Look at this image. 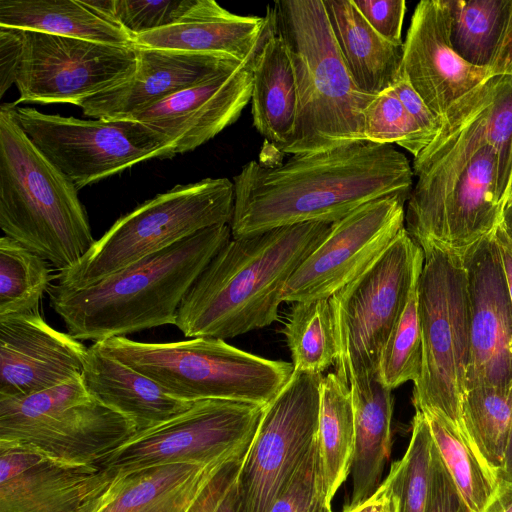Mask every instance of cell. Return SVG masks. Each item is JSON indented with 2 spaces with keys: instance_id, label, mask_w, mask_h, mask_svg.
Returning a JSON list of instances; mask_svg holds the SVG:
<instances>
[{
  "instance_id": "obj_1",
  "label": "cell",
  "mask_w": 512,
  "mask_h": 512,
  "mask_svg": "<svg viewBox=\"0 0 512 512\" xmlns=\"http://www.w3.org/2000/svg\"><path fill=\"white\" fill-rule=\"evenodd\" d=\"M496 82L491 77L453 104L414 157L417 181L405 229L419 246L434 243L462 255L500 224V140L491 113Z\"/></svg>"
},
{
  "instance_id": "obj_2",
  "label": "cell",
  "mask_w": 512,
  "mask_h": 512,
  "mask_svg": "<svg viewBox=\"0 0 512 512\" xmlns=\"http://www.w3.org/2000/svg\"><path fill=\"white\" fill-rule=\"evenodd\" d=\"M413 169L390 144L355 142L292 155L280 164L252 160L234 176L232 237L273 228L334 223L360 206L410 195Z\"/></svg>"
},
{
  "instance_id": "obj_3",
  "label": "cell",
  "mask_w": 512,
  "mask_h": 512,
  "mask_svg": "<svg viewBox=\"0 0 512 512\" xmlns=\"http://www.w3.org/2000/svg\"><path fill=\"white\" fill-rule=\"evenodd\" d=\"M330 223L281 226L231 239L183 297L175 326L188 338H234L278 319L285 286Z\"/></svg>"
},
{
  "instance_id": "obj_4",
  "label": "cell",
  "mask_w": 512,
  "mask_h": 512,
  "mask_svg": "<svg viewBox=\"0 0 512 512\" xmlns=\"http://www.w3.org/2000/svg\"><path fill=\"white\" fill-rule=\"evenodd\" d=\"M231 237L230 224L212 226L87 287L51 285L50 306L77 340L175 325L183 297Z\"/></svg>"
},
{
  "instance_id": "obj_5",
  "label": "cell",
  "mask_w": 512,
  "mask_h": 512,
  "mask_svg": "<svg viewBox=\"0 0 512 512\" xmlns=\"http://www.w3.org/2000/svg\"><path fill=\"white\" fill-rule=\"evenodd\" d=\"M267 8L287 49L298 96L293 134L279 152L316 153L364 141L363 111L374 97L350 77L323 0L276 1Z\"/></svg>"
},
{
  "instance_id": "obj_6",
  "label": "cell",
  "mask_w": 512,
  "mask_h": 512,
  "mask_svg": "<svg viewBox=\"0 0 512 512\" xmlns=\"http://www.w3.org/2000/svg\"><path fill=\"white\" fill-rule=\"evenodd\" d=\"M15 103L0 107V228L59 272L95 243L73 182L21 128Z\"/></svg>"
},
{
  "instance_id": "obj_7",
  "label": "cell",
  "mask_w": 512,
  "mask_h": 512,
  "mask_svg": "<svg viewBox=\"0 0 512 512\" xmlns=\"http://www.w3.org/2000/svg\"><path fill=\"white\" fill-rule=\"evenodd\" d=\"M94 343L186 402L220 399L266 407L295 372L292 363L248 353L218 338L151 343L112 337Z\"/></svg>"
},
{
  "instance_id": "obj_8",
  "label": "cell",
  "mask_w": 512,
  "mask_h": 512,
  "mask_svg": "<svg viewBox=\"0 0 512 512\" xmlns=\"http://www.w3.org/2000/svg\"><path fill=\"white\" fill-rule=\"evenodd\" d=\"M234 184L206 178L157 194L120 217L73 268L59 272L57 284L83 288L206 228L230 224Z\"/></svg>"
},
{
  "instance_id": "obj_9",
  "label": "cell",
  "mask_w": 512,
  "mask_h": 512,
  "mask_svg": "<svg viewBox=\"0 0 512 512\" xmlns=\"http://www.w3.org/2000/svg\"><path fill=\"white\" fill-rule=\"evenodd\" d=\"M420 247L424 262L417 304L422 368L414 383L413 404L421 412H439L467 436L461 418L470 357L466 268L461 254L434 243Z\"/></svg>"
},
{
  "instance_id": "obj_10",
  "label": "cell",
  "mask_w": 512,
  "mask_h": 512,
  "mask_svg": "<svg viewBox=\"0 0 512 512\" xmlns=\"http://www.w3.org/2000/svg\"><path fill=\"white\" fill-rule=\"evenodd\" d=\"M137 432L134 423L86 389L82 376L20 397H0V444L54 460L97 466Z\"/></svg>"
},
{
  "instance_id": "obj_11",
  "label": "cell",
  "mask_w": 512,
  "mask_h": 512,
  "mask_svg": "<svg viewBox=\"0 0 512 512\" xmlns=\"http://www.w3.org/2000/svg\"><path fill=\"white\" fill-rule=\"evenodd\" d=\"M422 248L405 227L361 276L329 298L344 381L377 375L382 351L417 286Z\"/></svg>"
},
{
  "instance_id": "obj_12",
  "label": "cell",
  "mask_w": 512,
  "mask_h": 512,
  "mask_svg": "<svg viewBox=\"0 0 512 512\" xmlns=\"http://www.w3.org/2000/svg\"><path fill=\"white\" fill-rule=\"evenodd\" d=\"M257 404L205 399L135 433L97 466L112 476L168 464L208 465L245 455L264 413Z\"/></svg>"
},
{
  "instance_id": "obj_13",
  "label": "cell",
  "mask_w": 512,
  "mask_h": 512,
  "mask_svg": "<svg viewBox=\"0 0 512 512\" xmlns=\"http://www.w3.org/2000/svg\"><path fill=\"white\" fill-rule=\"evenodd\" d=\"M322 378L294 372L265 407L235 481L240 512H268L316 443Z\"/></svg>"
},
{
  "instance_id": "obj_14",
  "label": "cell",
  "mask_w": 512,
  "mask_h": 512,
  "mask_svg": "<svg viewBox=\"0 0 512 512\" xmlns=\"http://www.w3.org/2000/svg\"><path fill=\"white\" fill-rule=\"evenodd\" d=\"M15 115L32 142L78 190L142 161L167 159L164 139L133 119L82 120L17 105Z\"/></svg>"
},
{
  "instance_id": "obj_15",
  "label": "cell",
  "mask_w": 512,
  "mask_h": 512,
  "mask_svg": "<svg viewBox=\"0 0 512 512\" xmlns=\"http://www.w3.org/2000/svg\"><path fill=\"white\" fill-rule=\"evenodd\" d=\"M24 46L14 102L69 103L110 90L135 73L137 47L36 31H22Z\"/></svg>"
},
{
  "instance_id": "obj_16",
  "label": "cell",
  "mask_w": 512,
  "mask_h": 512,
  "mask_svg": "<svg viewBox=\"0 0 512 512\" xmlns=\"http://www.w3.org/2000/svg\"><path fill=\"white\" fill-rule=\"evenodd\" d=\"M407 195L368 202L331 224L320 244L289 278L283 301L329 299L367 271L405 227Z\"/></svg>"
},
{
  "instance_id": "obj_17",
  "label": "cell",
  "mask_w": 512,
  "mask_h": 512,
  "mask_svg": "<svg viewBox=\"0 0 512 512\" xmlns=\"http://www.w3.org/2000/svg\"><path fill=\"white\" fill-rule=\"evenodd\" d=\"M266 17L258 44L238 67L221 71L129 118L164 139L167 159L196 149L238 120L251 101L256 58L271 27L268 9Z\"/></svg>"
},
{
  "instance_id": "obj_18",
  "label": "cell",
  "mask_w": 512,
  "mask_h": 512,
  "mask_svg": "<svg viewBox=\"0 0 512 512\" xmlns=\"http://www.w3.org/2000/svg\"><path fill=\"white\" fill-rule=\"evenodd\" d=\"M494 232L462 254L470 327L465 391L512 383V302Z\"/></svg>"
},
{
  "instance_id": "obj_19",
  "label": "cell",
  "mask_w": 512,
  "mask_h": 512,
  "mask_svg": "<svg viewBox=\"0 0 512 512\" xmlns=\"http://www.w3.org/2000/svg\"><path fill=\"white\" fill-rule=\"evenodd\" d=\"M403 43L402 75L440 119L491 78L487 67L468 63L453 49L447 0L420 1Z\"/></svg>"
},
{
  "instance_id": "obj_20",
  "label": "cell",
  "mask_w": 512,
  "mask_h": 512,
  "mask_svg": "<svg viewBox=\"0 0 512 512\" xmlns=\"http://www.w3.org/2000/svg\"><path fill=\"white\" fill-rule=\"evenodd\" d=\"M87 352L40 310L0 316V397L26 396L80 376Z\"/></svg>"
},
{
  "instance_id": "obj_21",
  "label": "cell",
  "mask_w": 512,
  "mask_h": 512,
  "mask_svg": "<svg viewBox=\"0 0 512 512\" xmlns=\"http://www.w3.org/2000/svg\"><path fill=\"white\" fill-rule=\"evenodd\" d=\"M110 479L98 466L0 444V512H75Z\"/></svg>"
},
{
  "instance_id": "obj_22",
  "label": "cell",
  "mask_w": 512,
  "mask_h": 512,
  "mask_svg": "<svg viewBox=\"0 0 512 512\" xmlns=\"http://www.w3.org/2000/svg\"><path fill=\"white\" fill-rule=\"evenodd\" d=\"M136 47L138 65L134 75L81 102L78 106L85 116L105 120L129 119L139 111L243 62L218 54Z\"/></svg>"
},
{
  "instance_id": "obj_23",
  "label": "cell",
  "mask_w": 512,
  "mask_h": 512,
  "mask_svg": "<svg viewBox=\"0 0 512 512\" xmlns=\"http://www.w3.org/2000/svg\"><path fill=\"white\" fill-rule=\"evenodd\" d=\"M232 460L208 465H159L112 476L75 512H186L217 472Z\"/></svg>"
},
{
  "instance_id": "obj_24",
  "label": "cell",
  "mask_w": 512,
  "mask_h": 512,
  "mask_svg": "<svg viewBox=\"0 0 512 512\" xmlns=\"http://www.w3.org/2000/svg\"><path fill=\"white\" fill-rule=\"evenodd\" d=\"M267 17L234 14L214 0H193L170 26L134 37L140 47L218 54L244 61L258 44Z\"/></svg>"
},
{
  "instance_id": "obj_25",
  "label": "cell",
  "mask_w": 512,
  "mask_h": 512,
  "mask_svg": "<svg viewBox=\"0 0 512 512\" xmlns=\"http://www.w3.org/2000/svg\"><path fill=\"white\" fill-rule=\"evenodd\" d=\"M81 376L89 393L131 420L137 432L167 421L192 404L167 394L155 381L95 343L88 347Z\"/></svg>"
},
{
  "instance_id": "obj_26",
  "label": "cell",
  "mask_w": 512,
  "mask_h": 512,
  "mask_svg": "<svg viewBox=\"0 0 512 512\" xmlns=\"http://www.w3.org/2000/svg\"><path fill=\"white\" fill-rule=\"evenodd\" d=\"M354 411L352 492L343 512L369 498L380 486L391 452L392 390L377 375L349 381Z\"/></svg>"
},
{
  "instance_id": "obj_27",
  "label": "cell",
  "mask_w": 512,
  "mask_h": 512,
  "mask_svg": "<svg viewBox=\"0 0 512 512\" xmlns=\"http://www.w3.org/2000/svg\"><path fill=\"white\" fill-rule=\"evenodd\" d=\"M344 64L357 89L377 96L402 76L404 43L380 36L353 0H323Z\"/></svg>"
},
{
  "instance_id": "obj_28",
  "label": "cell",
  "mask_w": 512,
  "mask_h": 512,
  "mask_svg": "<svg viewBox=\"0 0 512 512\" xmlns=\"http://www.w3.org/2000/svg\"><path fill=\"white\" fill-rule=\"evenodd\" d=\"M0 26L110 45H135L134 37L91 0H0Z\"/></svg>"
},
{
  "instance_id": "obj_29",
  "label": "cell",
  "mask_w": 512,
  "mask_h": 512,
  "mask_svg": "<svg viewBox=\"0 0 512 512\" xmlns=\"http://www.w3.org/2000/svg\"><path fill=\"white\" fill-rule=\"evenodd\" d=\"M297 109L298 96L291 61L283 41L274 32L271 19L270 30L258 52L254 68L251 95L253 126L279 152L293 134Z\"/></svg>"
},
{
  "instance_id": "obj_30",
  "label": "cell",
  "mask_w": 512,
  "mask_h": 512,
  "mask_svg": "<svg viewBox=\"0 0 512 512\" xmlns=\"http://www.w3.org/2000/svg\"><path fill=\"white\" fill-rule=\"evenodd\" d=\"M317 443L328 502L350 473L354 453V411L349 383L335 372L320 383Z\"/></svg>"
},
{
  "instance_id": "obj_31",
  "label": "cell",
  "mask_w": 512,
  "mask_h": 512,
  "mask_svg": "<svg viewBox=\"0 0 512 512\" xmlns=\"http://www.w3.org/2000/svg\"><path fill=\"white\" fill-rule=\"evenodd\" d=\"M422 413L460 494L472 512H482L497 489V474L488 467L470 439L457 426L437 411Z\"/></svg>"
},
{
  "instance_id": "obj_32",
  "label": "cell",
  "mask_w": 512,
  "mask_h": 512,
  "mask_svg": "<svg viewBox=\"0 0 512 512\" xmlns=\"http://www.w3.org/2000/svg\"><path fill=\"white\" fill-rule=\"evenodd\" d=\"M461 418L471 443L498 476L510 436L512 383L466 390L461 404Z\"/></svg>"
},
{
  "instance_id": "obj_33",
  "label": "cell",
  "mask_w": 512,
  "mask_h": 512,
  "mask_svg": "<svg viewBox=\"0 0 512 512\" xmlns=\"http://www.w3.org/2000/svg\"><path fill=\"white\" fill-rule=\"evenodd\" d=\"M283 333L295 372L317 375L335 365L338 347L329 299L294 303Z\"/></svg>"
},
{
  "instance_id": "obj_34",
  "label": "cell",
  "mask_w": 512,
  "mask_h": 512,
  "mask_svg": "<svg viewBox=\"0 0 512 512\" xmlns=\"http://www.w3.org/2000/svg\"><path fill=\"white\" fill-rule=\"evenodd\" d=\"M447 3L453 49L468 63L488 67L510 0H447Z\"/></svg>"
},
{
  "instance_id": "obj_35",
  "label": "cell",
  "mask_w": 512,
  "mask_h": 512,
  "mask_svg": "<svg viewBox=\"0 0 512 512\" xmlns=\"http://www.w3.org/2000/svg\"><path fill=\"white\" fill-rule=\"evenodd\" d=\"M51 279L45 259L10 237L0 238V316L39 310Z\"/></svg>"
},
{
  "instance_id": "obj_36",
  "label": "cell",
  "mask_w": 512,
  "mask_h": 512,
  "mask_svg": "<svg viewBox=\"0 0 512 512\" xmlns=\"http://www.w3.org/2000/svg\"><path fill=\"white\" fill-rule=\"evenodd\" d=\"M433 438L425 415L416 410L403 457L392 463L385 481L394 491L399 512H424L428 497Z\"/></svg>"
},
{
  "instance_id": "obj_37",
  "label": "cell",
  "mask_w": 512,
  "mask_h": 512,
  "mask_svg": "<svg viewBox=\"0 0 512 512\" xmlns=\"http://www.w3.org/2000/svg\"><path fill=\"white\" fill-rule=\"evenodd\" d=\"M421 368L422 338L416 286L384 346L377 377L384 386L393 390L408 381L415 383Z\"/></svg>"
},
{
  "instance_id": "obj_38",
  "label": "cell",
  "mask_w": 512,
  "mask_h": 512,
  "mask_svg": "<svg viewBox=\"0 0 512 512\" xmlns=\"http://www.w3.org/2000/svg\"><path fill=\"white\" fill-rule=\"evenodd\" d=\"M363 140L376 144L394 143L414 157L431 142L392 88L375 96L364 109Z\"/></svg>"
},
{
  "instance_id": "obj_39",
  "label": "cell",
  "mask_w": 512,
  "mask_h": 512,
  "mask_svg": "<svg viewBox=\"0 0 512 512\" xmlns=\"http://www.w3.org/2000/svg\"><path fill=\"white\" fill-rule=\"evenodd\" d=\"M133 37L177 22L193 0H94Z\"/></svg>"
},
{
  "instance_id": "obj_40",
  "label": "cell",
  "mask_w": 512,
  "mask_h": 512,
  "mask_svg": "<svg viewBox=\"0 0 512 512\" xmlns=\"http://www.w3.org/2000/svg\"><path fill=\"white\" fill-rule=\"evenodd\" d=\"M268 512H333L326 496L317 441Z\"/></svg>"
},
{
  "instance_id": "obj_41",
  "label": "cell",
  "mask_w": 512,
  "mask_h": 512,
  "mask_svg": "<svg viewBox=\"0 0 512 512\" xmlns=\"http://www.w3.org/2000/svg\"><path fill=\"white\" fill-rule=\"evenodd\" d=\"M424 512H472L453 482L434 441L430 485Z\"/></svg>"
},
{
  "instance_id": "obj_42",
  "label": "cell",
  "mask_w": 512,
  "mask_h": 512,
  "mask_svg": "<svg viewBox=\"0 0 512 512\" xmlns=\"http://www.w3.org/2000/svg\"><path fill=\"white\" fill-rule=\"evenodd\" d=\"M369 25L386 40L401 44L406 11L404 0H353Z\"/></svg>"
},
{
  "instance_id": "obj_43",
  "label": "cell",
  "mask_w": 512,
  "mask_h": 512,
  "mask_svg": "<svg viewBox=\"0 0 512 512\" xmlns=\"http://www.w3.org/2000/svg\"><path fill=\"white\" fill-rule=\"evenodd\" d=\"M245 455L225 464L186 512H215L234 484Z\"/></svg>"
},
{
  "instance_id": "obj_44",
  "label": "cell",
  "mask_w": 512,
  "mask_h": 512,
  "mask_svg": "<svg viewBox=\"0 0 512 512\" xmlns=\"http://www.w3.org/2000/svg\"><path fill=\"white\" fill-rule=\"evenodd\" d=\"M23 46L21 30L0 26V97L16 83Z\"/></svg>"
},
{
  "instance_id": "obj_45",
  "label": "cell",
  "mask_w": 512,
  "mask_h": 512,
  "mask_svg": "<svg viewBox=\"0 0 512 512\" xmlns=\"http://www.w3.org/2000/svg\"><path fill=\"white\" fill-rule=\"evenodd\" d=\"M392 89L410 116L432 141L441 127V119L431 111L403 75Z\"/></svg>"
},
{
  "instance_id": "obj_46",
  "label": "cell",
  "mask_w": 512,
  "mask_h": 512,
  "mask_svg": "<svg viewBox=\"0 0 512 512\" xmlns=\"http://www.w3.org/2000/svg\"><path fill=\"white\" fill-rule=\"evenodd\" d=\"M494 76H512V0L493 58L487 67Z\"/></svg>"
},
{
  "instance_id": "obj_47",
  "label": "cell",
  "mask_w": 512,
  "mask_h": 512,
  "mask_svg": "<svg viewBox=\"0 0 512 512\" xmlns=\"http://www.w3.org/2000/svg\"><path fill=\"white\" fill-rule=\"evenodd\" d=\"M346 512H399L398 499L384 480L369 498Z\"/></svg>"
},
{
  "instance_id": "obj_48",
  "label": "cell",
  "mask_w": 512,
  "mask_h": 512,
  "mask_svg": "<svg viewBox=\"0 0 512 512\" xmlns=\"http://www.w3.org/2000/svg\"><path fill=\"white\" fill-rule=\"evenodd\" d=\"M494 235L502 259L508 292L512 302V240L499 225L496 228Z\"/></svg>"
},
{
  "instance_id": "obj_49",
  "label": "cell",
  "mask_w": 512,
  "mask_h": 512,
  "mask_svg": "<svg viewBox=\"0 0 512 512\" xmlns=\"http://www.w3.org/2000/svg\"><path fill=\"white\" fill-rule=\"evenodd\" d=\"M482 512H512V483L499 479L493 497Z\"/></svg>"
},
{
  "instance_id": "obj_50",
  "label": "cell",
  "mask_w": 512,
  "mask_h": 512,
  "mask_svg": "<svg viewBox=\"0 0 512 512\" xmlns=\"http://www.w3.org/2000/svg\"><path fill=\"white\" fill-rule=\"evenodd\" d=\"M498 478L512 483V422L504 463L498 474Z\"/></svg>"
},
{
  "instance_id": "obj_51",
  "label": "cell",
  "mask_w": 512,
  "mask_h": 512,
  "mask_svg": "<svg viewBox=\"0 0 512 512\" xmlns=\"http://www.w3.org/2000/svg\"><path fill=\"white\" fill-rule=\"evenodd\" d=\"M499 226L512 240V196L507 198L503 204Z\"/></svg>"
},
{
  "instance_id": "obj_52",
  "label": "cell",
  "mask_w": 512,
  "mask_h": 512,
  "mask_svg": "<svg viewBox=\"0 0 512 512\" xmlns=\"http://www.w3.org/2000/svg\"><path fill=\"white\" fill-rule=\"evenodd\" d=\"M215 512H240L235 491V482Z\"/></svg>"
},
{
  "instance_id": "obj_53",
  "label": "cell",
  "mask_w": 512,
  "mask_h": 512,
  "mask_svg": "<svg viewBox=\"0 0 512 512\" xmlns=\"http://www.w3.org/2000/svg\"><path fill=\"white\" fill-rule=\"evenodd\" d=\"M510 196H512V168H511V176H510V182H509V187H508V190H507V193H506V196H505V200L504 202L506 201L507 198H509Z\"/></svg>"
}]
</instances>
